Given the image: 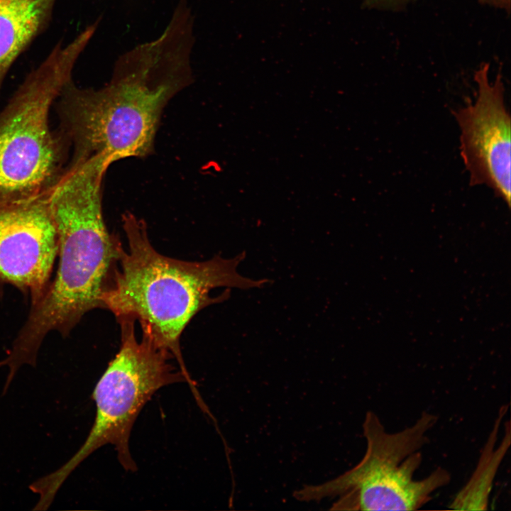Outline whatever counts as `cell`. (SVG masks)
Masks as SVG:
<instances>
[{"label":"cell","instance_id":"8992f818","mask_svg":"<svg viewBox=\"0 0 511 511\" xmlns=\"http://www.w3.org/2000/svg\"><path fill=\"white\" fill-rule=\"evenodd\" d=\"M118 322L121 326V346L94 389L96 415L85 441L64 465L29 486L39 495L38 504L42 507H50L70 473L106 444L114 446L124 469L136 471L128 443L138 414L158 390L175 383L187 382L182 371L171 364L173 357L168 351L143 336L138 340L135 321Z\"/></svg>","mask_w":511,"mask_h":511},{"label":"cell","instance_id":"6da1fadb","mask_svg":"<svg viewBox=\"0 0 511 511\" xmlns=\"http://www.w3.org/2000/svg\"><path fill=\"white\" fill-rule=\"evenodd\" d=\"M194 43L192 29L171 19L157 38L119 56L104 87L69 82L58 108L61 133L74 148L70 164L100 155L111 165L151 154L165 106L194 82Z\"/></svg>","mask_w":511,"mask_h":511},{"label":"cell","instance_id":"277c9868","mask_svg":"<svg viewBox=\"0 0 511 511\" xmlns=\"http://www.w3.org/2000/svg\"><path fill=\"white\" fill-rule=\"evenodd\" d=\"M97 30L92 23L57 43L0 112V205L37 197L62 175L69 142L51 131L49 112Z\"/></svg>","mask_w":511,"mask_h":511},{"label":"cell","instance_id":"3957f363","mask_svg":"<svg viewBox=\"0 0 511 511\" xmlns=\"http://www.w3.org/2000/svg\"><path fill=\"white\" fill-rule=\"evenodd\" d=\"M122 226L127 248L121 246L117 263L101 295L102 308L117 321H137L143 336L168 351L193 392H197L183 361L180 338L202 309L228 300L231 287L260 288L269 280H253L237 271L243 251L232 258L214 256L205 261H185L165 256L152 246L145 222L126 212Z\"/></svg>","mask_w":511,"mask_h":511},{"label":"cell","instance_id":"30bf717a","mask_svg":"<svg viewBox=\"0 0 511 511\" xmlns=\"http://www.w3.org/2000/svg\"><path fill=\"white\" fill-rule=\"evenodd\" d=\"M507 410V405L500 410L478 466L469 480L451 501V508L460 510H487L497 471L510 445V422H507L501 443L496 447L498 429Z\"/></svg>","mask_w":511,"mask_h":511},{"label":"cell","instance_id":"5b68a950","mask_svg":"<svg viewBox=\"0 0 511 511\" xmlns=\"http://www.w3.org/2000/svg\"><path fill=\"white\" fill-rule=\"evenodd\" d=\"M437 416L424 412L411 426L388 432L378 415L368 411L363 423L366 450L352 468L328 481L304 485L293 497L300 502L336 498L331 510H415L449 484L451 474L439 467L422 479L414 473L422 461Z\"/></svg>","mask_w":511,"mask_h":511},{"label":"cell","instance_id":"ba28073f","mask_svg":"<svg viewBox=\"0 0 511 511\" xmlns=\"http://www.w3.org/2000/svg\"><path fill=\"white\" fill-rule=\"evenodd\" d=\"M50 189L31 199L0 205V280L29 293L32 304L47 289L58 253Z\"/></svg>","mask_w":511,"mask_h":511},{"label":"cell","instance_id":"9c48e42d","mask_svg":"<svg viewBox=\"0 0 511 511\" xmlns=\"http://www.w3.org/2000/svg\"><path fill=\"white\" fill-rule=\"evenodd\" d=\"M58 0H0V91L17 59L47 28Z\"/></svg>","mask_w":511,"mask_h":511},{"label":"cell","instance_id":"8fae6325","mask_svg":"<svg viewBox=\"0 0 511 511\" xmlns=\"http://www.w3.org/2000/svg\"><path fill=\"white\" fill-rule=\"evenodd\" d=\"M415 0H364L363 6L381 11H400Z\"/></svg>","mask_w":511,"mask_h":511},{"label":"cell","instance_id":"52a82bcc","mask_svg":"<svg viewBox=\"0 0 511 511\" xmlns=\"http://www.w3.org/2000/svg\"><path fill=\"white\" fill-rule=\"evenodd\" d=\"M489 63L474 74L475 101L453 112L460 128V152L471 186L485 185L510 205V116L502 73L489 79Z\"/></svg>","mask_w":511,"mask_h":511},{"label":"cell","instance_id":"7a4b0ae2","mask_svg":"<svg viewBox=\"0 0 511 511\" xmlns=\"http://www.w3.org/2000/svg\"><path fill=\"white\" fill-rule=\"evenodd\" d=\"M109 167L101 157L70 165L50 189L58 268L1 361L12 373L25 364L35 365L48 332L67 335L87 312L102 308L101 295L122 246L104 219L102 185Z\"/></svg>","mask_w":511,"mask_h":511},{"label":"cell","instance_id":"7c38bea8","mask_svg":"<svg viewBox=\"0 0 511 511\" xmlns=\"http://www.w3.org/2000/svg\"><path fill=\"white\" fill-rule=\"evenodd\" d=\"M480 4L502 9L510 13L511 0H477Z\"/></svg>","mask_w":511,"mask_h":511}]
</instances>
